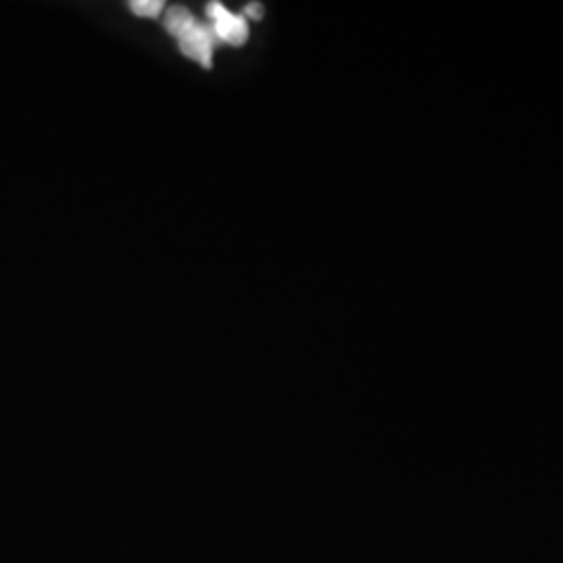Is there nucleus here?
<instances>
[{
    "label": "nucleus",
    "mask_w": 563,
    "mask_h": 563,
    "mask_svg": "<svg viewBox=\"0 0 563 563\" xmlns=\"http://www.w3.org/2000/svg\"><path fill=\"white\" fill-rule=\"evenodd\" d=\"M244 18H251V20H262L263 4H260V2H249V4L244 7Z\"/></svg>",
    "instance_id": "4"
},
{
    "label": "nucleus",
    "mask_w": 563,
    "mask_h": 563,
    "mask_svg": "<svg viewBox=\"0 0 563 563\" xmlns=\"http://www.w3.org/2000/svg\"><path fill=\"white\" fill-rule=\"evenodd\" d=\"M163 25L178 41L181 53L188 59L197 60V63H201L202 67L211 69L213 48L218 46V38L213 34L211 25L201 23L186 7L167 9Z\"/></svg>",
    "instance_id": "1"
},
{
    "label": "nucleus",
    "mask_w": 563,
    "mask_h": 563,
    "mask_svg": "<svg viewBox=\"0 0 563 563\" xmlns=\"http://www.w3.org/2000/svg\"><path fill=\"white\" fill-rule=\"evenodd\" d=\"M130 9L141 18H159L165 9L163 0H132Z\"/></svg>",
    "instance_id": "3"
},
{
    "label": "nucleus",
    "mask_w": 563,
    "mask_h": 563,
    "mask_svg": "<svg viewBox=\"0 0 563 563\" xmlns=\"http://www.w3.org/2000/svg\"><path fill=\"white\" fill-rule=\"evenodd\" d=\"M207 18L211 20V30L218 38V44H232L242 46L249 41V23L244 15L230 13L222 2L207 4Z\"/></svg>",
    "instance_id": "2"
}]
</instances>
